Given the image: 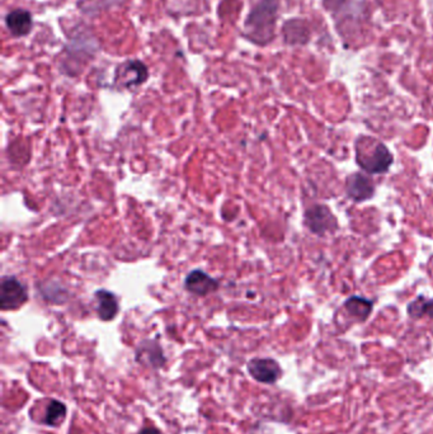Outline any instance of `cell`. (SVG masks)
<instances>
[{
	"instance_id": "obj_1",
	"label": "cell",
	"mask_w": 433,
	"mask_h": 434,
	"mask_svg": "<svg viewBox=\"0 0 433 434\" xmlns=\"http://www.w3.org/2000/svg\"><path fill=\"white\" fill-rule=\"evenodd\" d=\"M277 14V0H260L250 11L244 23V36L260 46L270 44L275 37Z\"/></svg>"
},
{
	"instance_id": "obj_2",
	"label": "cell",
	"mask_w": 433,
	"mask_h": 434,
	"mask_svg": "<svg viewBox=\"0 0 433 434\" xmlns=\"http://www.w3.org/2000/svg\"><path fill=\"white\" fill-rule=\"evenodd\" d=\"M354 149L356 162L367 173H386L394 162L389 149L375 137H359L354 143Z\"/></svg>"
},
{
	"instance_id": "obj_3",
	"label": "cell",
	"mask_w": 433,
	"mask_h": 434,
	"mask_svg": "<svg viewBox=\"0 0 433 434\" xmlns=\"http://www.w3.org/2000/svg\"><path fill=\"white\" fill-rule=\"evenodd\" d=\"M304 223L310 230V233L318 236L335 233V230L338 229V221L333 212L324 205H314L309 207L304 215Z\"/></svg>"
},
{
	"instance_id": "obj_4",
	"label": "cell",
	"mask_w": 433,
	"mask_h": 434,
	"mask_svg": "<svg viewBox=\"0 0 433 434\" xmlns=\"http://www.w3.org/2000/svg\"><path fill=\"white\" fill-rule=\"evenodd\" d=\"M28 301V292L25 286L16 278L6 276L1 279L0 307L1 310H17Z\"/></svg>"
},
{
	"instance_id": "obj_5",
	"label": "cell",
	"mask_w": 433,
	"mask_h": 434,
	"mask_svg": "<svg viewBox=\"0 0 433 434\" xmlns=\"http://www.w3.org/2000/svg\"><path fill=\"white\" fill-rule=\"evenodd\" d=\"M149 76L148 68L140 60H127L116 70L115 81L122 89H135L143 86Z\"/></svg>"
},
{
	"instance_id": "obj_6",
	"label": "cell",
	"mask_w": 433,
	"mask_h": 434,
	"mask_svg": "<svg viewBox=\"0 0 433 434\" xmlns=\"http://www.w3.org/2000/svg\"><path fill=\"white\" fill-rule=\"evenodd\" d=\"M247 370L252 379L260 384H275L282 375L279 362L272 358H252L248 362Z\"/></svg>"
},
{
	"instance_id": "obj_7",
	"label": "cell",
	"mask_w": 433,
	"mask_h": 434,
	"mask_svg": "<svg viewBox=\"0 0 433 434\" xmlns=\"http://www.w3.org/2000/svg\"><path fill=\"white\" fill-rule=\"evenodd\" d=\"M219 287V281L201 269H195L188 273L185 281V288L196 296H207L212 292L217 291Z\"/></svg>"
},
{
	"instance_id": "obj_8",
	"label": "cell",
	"mask_w": 433,
	"mask_h": 434,
	"mask_svg": "<svg viewBox=\"0 0 433 434\" xmlns=\"http://www.w3.org/2000/svg\"><path fill=\"white\" fill-rule=\"evenodd\" d=\"M137 360L144 366L159 370L166 365L167 358L163 352V348L155 341H143L137 348Z\"/></svg>"
},
{
	"instance_id": "obj_9",
	"label": "cell",
	"mask_w": 433,
	"mask_h": 434,
	"mask_svg": "<svg viewBox=\"0 0 433 434\" xmlns=\"http://www.w3.org/2000/svg\"><path fill=\"white\" fill-rule=\"evenodd\" d=\"M346 193L354 202H364L372 199L375 193V187L371 180L361 173H353L347 178Z\"/></svg>"
},
{
	"instance_id": "obj_10",
	"label": "cell",
	"mask_w": 433,
	"mask_h": 434,
	"mask_svg": "<svg viewBox=\"0 0 433 434\" xmlns=\"http://www.w3.org/2000/svg\"><path fill=\"white\" fill-rule=\"evenodd\" d=\"M6 25L14 37H25L33 27L31 13L25 9H14L6 14Z\"/></svg>"
},
{
	"instance_id": "obj_11",
	"label": "cell",
	"mask_w": 433,
	"mask_h": 434,
	"mask_svg": "<svg viewBox=\"0 0 433 434\" xmlns=\"http://www.w3.org/2000/svg\"><path fill=\"white\" fill-rule=\"evenodd\" d=\"M285 42L291 46H303L309 42L310 30L304 19H291L282 27Z\"/></svg>"
},
{
	"instance_id": "obj_12",
	"label": "cell",
	"mask_w": 433,
	"mask_h": 434,
	"mask_svg": "<svg viewBox=\"0 0 433 434\" xmlns=\"http://www.w3.org/2000/svg\"><path fill=\"white\" fill-rule=\"evenodd\" d=\"M94 298L97 301V314L100 320L111 322L117 317L120 305L115 293L107 290H98L94 293Z\"/></svg>"
},
{
	"instance_id": "obj_13",
	"label": "cell",
	"mask_w": 433,
	"mask_h": 434,
	"mask_svg": "<svg viewBox=\"0 0 433 434\" xmlns=\"http://www.w3.org/2000/svg\"><path fill=\"white\" fill-rule=\"evenodd\" d=\"M345 309L352 317L359 322H365L372 311V301L359 296H352L345 303Z\"/></svg>"
},
{
	"instance_id": "obj_14",
	"label": "cell",
	"mask_w": 433,
	"mask_h": 434,
	"mask_svg": "<svg viewBox=\"0 0 433 434\" xmlns=\"http://www.w3.org/2000/svg\"><path fill=\"white\" fill-rule=\"evenodd\" d=\"M68 409L65 406V404L59 401V400H51L46 411H45L44 423L49 427H59L67 418Z\"/></svg>"
},
{
	"instance_id": "obj_15",
	"label": "cell",
	"mask_w": 433,
	"mask_h": 434,
	"mask_svg": "<svg viewBox=\"0 0 433 434\" xmlns=\"http://www.w3.org/2000/svg\"><path fill=\"white\" fill-rule=\"evenodd\" d=\"M407 311L409 317L413 319H422V317L433 319V300L425 296H418L415 301L409 303Z\"/></svg>"
},
{
	"instance_id": "obj_16",
	"label": "cell",
	"mask_w": 433,
	"mask_h": 434,
	"mask_svg": "<svg viewBox=\"0 0 433 434\" xmlns=\"http://www.w3.org/2000/svg\"><path fill=\"white\" fill-rule=\"evenodd\" d=\"M345 3H346V0H323V6H325V9L329 12L338 11Z\"/></svg>"
},
{
	"instance_id": "obj_17",
	"label": "cell",
	"mask_w": 433,
	"mask_h": 434,
	"mask_svg": "<svg viewBox=\"0 0 433 434\" xmlns=\"http://www.w3.org/2000/svg\"><path fill=\"white\" fill-rule=\"evenodd\" d=\"M137 434H161V430L155 427H144L139 430Z\"/></svg>"
}]
</instances>
